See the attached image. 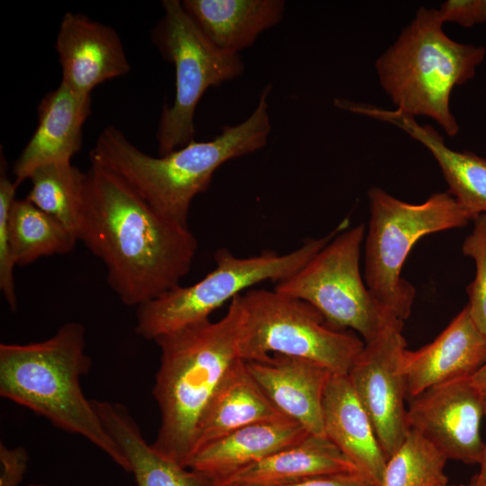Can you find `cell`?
Listing matches in <instances>:
<instances>
[{"label": "cell", "mask_w": 486, "mask_h": 486, "mask_svg": "<svg viewBox=\"0 0 486 486\" xmlns=\"http://www.w3.org/2000/svg\"><path fill=\"white\" fill-rule=\"evenodd\" d=\"M6 230L15 266L29 265L42 256L67 254L78 241L61 222L26 198L14 201Z\"/></svg>", "instance_id": "cb8c5ba5"}, {"label": "cell", "mask_w": 486, "mask_h": 486, "mask_svg": "<svg viewBox=\"0 0 486 486\" xmlns=\"http://www.w3.org/2000/svg\"><path fill=\"white\" fill-rule=\"evenodd\" d=\"M91 105V97L79 96L61 82L43 96L38 105L37 127L14 165L18 186L41 166L71 162L81 149Z\"/></svg>", "instance_id": "2e32d148"}, {"label": "cell", "mask_w": 486, "mask_h": 486, "mask_svg": "<svg viewBox=\"0 0 486 486\" xmlns=\"http://www.w3.org/2000/svg\"><path fill=\"white\" fill-rule=\"evenodd\" d=\"M247 367L273 404L287 418L316 436H325L323 399L334 375L311 360L273 354Z\"/></svg>", "instance_id": "5bb4252c"}, {"label": "cell", "mask_w": 486, "mask_h": 486, "mask_svg": "<svg viewBox=\"0 0 486 486\" xmlns=\"http://www.w3.org/2000/svg\"><path fill=\"white\" fill-rule=\"evenodd\" d=\"M90 368L84 325L66 322L46 340L0 345V395L83 436L130 472L127 457L81 388L80 379Z\"/></svg>", "instance_id": "277c9868"}, {"label": "cell", "mask_w": 486, "mask_h": 486, "mask_svg": "<svg viewBox=\"0 0 486 486\" xmlns=\"http://www.w3.org/2000/svg\"><path fill=\"white\" fill-rule=\"evenodd\" d=\"M402 321L385 328L364 346L347 373L388 458L410 430L407 379L403 366L406 341Z\"/></svg>", "instance_id": "8fae6325"}, {"label": "cell", "mask_w": 486, "mask_h": 486, "mask_svg": "<svg viewBox=\"0 0 486 486\" xmlns=\"http://www.w3.org/2000/svg\"><path fill=\"white\" fill-rule=\"evenodd\" d=\"M76 238L105 265L120 300L137 308L180 285L198 248L188 226L161 215L120 176L94 164L85 172Z\"/></svg>", "instance_id": "6da1fadb"}, {"label": "cell", "mask_w": 486, "mask_h": 486, "mask_svg": "<svg viewBox=\"0 0 486 486\" xmlns=\"http://www.w3.org/2000/svg\"><path fill=\"white\" fill-rule=\"evenodd\" d=\"M472 221V232L462 246L464 255L475 264L474 279L466 288L467 308L475 326L486 336V214L477 216Z\"/></svg>", "instance_id": "4316f807"}, {"label": "cell", "mask_w": 486, "mask_h": 486, "mask_svg": "<svg viewBox=\"0 0 486 486\" xmlns=\"http://www.w3.org/2000/svg\"><path fill=\"white\" fill-rule=\"evenodd\" d=\"M243 317L239 294L230 301L220 320H204L154 340L160 350L153 387L160 425L151 445L180 465L188 467L200 419L221 381L240 358Z\"/></svg>", "instance_id": "3957f363"}, {"label": "cell", "mask_w": 486, "mask_h": 486, "mask_svg": "<svg viewBox=\"0 0 486 486\" xmlns=\"http://www.w3.org/2000/svg\"><path fill=\"white\" fill-rule=\"evenodd\" d=\"M323 422L326 436L378 486L387 458L347 375L331 377L323 399Z\"/></svg>", "instance_id": "d6986e66"}, {"label": "cell", "mask_w": 486, "mask_h": 486, "mask_svg": "<svg viewBox=\"0 0 486 486\" xmlns=\"http://www.w3.org/2000/svg\"><path fill=\"white\" fill-rule=\"evenodd\" d=\"M244 317L238 342L244 361L273 354L316 362L333 374L346 375L364 342L351 330H336L310 303L275 290L240 294Z\"/></svg>", "instance_id": "ba28073f"}, {"label": "cell", "mask_w": 486, "mask_h": 486, "mask_svg": "<svg viewBox=\"0 0 486 486\" xmlns=\"http://www.w3.org/2000/svg\"><path fill=\"white\" fill-rule=\"evenodd\" d=\"M92 401L105 428L127 457L138 486H219L215 477L180 465L155 450L146 442L124 405Z\"/></svg>", "instance_id": "603a6c76"}, {"label": "cell", "mask_w": 486, "mask_h": 486, "mask_svg": "<svg viewBox=\"0 0 486 486\" xmlns=\"http://www.w3.org/2000/svg\"><path fill=\"white\" fill-rule=\"evenodd\" d=\"M410 400V428L424 436L447 460L480 464L484 398L471 377L433 386Z\"/></svg>", "instance_id": "7c38bea8"}, {"label": "cell", "mask_w": 486, "mask_h": 486, "mask_svg": "<svg viewBox=\"0 0 486 486\" xmlns=\"http://www.w3.org/2000/svg\"><path fill=\"white\" fill-rule=\"evenodd\" d=\"M466 486H485L483 484H481L475 478V476L472 477L471 482Z\"/></svg>", "instance_id": "836d02e7"}, {"label": "cell", "mask_w": 486, "mask_h": 486, "mask_svg": "<svg viewBox=\"0 0 486 486\" xmlns=\"http://www.w3.org/2000/svg\"><path fill=\"white\" fill-rule=\"evenodd\" d=\"M486 362V336L472 321L467 305L429 344L405 350L408 399L450 381L471 377Z\"/></svg>", "instance_id": "9a60e30c"}, {"label": "cell", "mask_w": 486, "mask_h": 486, "mask_svg": "<svg viewBox=\"0 0 486 486\" xmlns=\"http://www.w3.org/2000/svg\"><path fill=\"white\" fill-rule=\"evenodd\" d=\"M445 486H466V485H464V484H449L448 483V484H446Z\"/></svg>", "instance_id": "d590c367"}, {"label": "cell", "mask_w": 486, "mask_h": 486, "mask_svg": "<svg viewBox=\"0 0 486 486\" xmlns=\"http://www.w3.org/2000/svg\"><path fill=\"white\" fill-rule=\"evenodd\" d=\"M55 48L61 67V83L82 97H91L97 86L130 70L117 32L83 14H64Z\"/></svg>", "instance_id": "4fadbf2b"}, {"label": "cell", "mask_w": 486, "mask_h": 486, "mask_svg": "<svg viewBox=\"0 0 486 486\" xmlns=\"http://www.w3.org/2000/svg\"><path fill=\"white\" fill-rule=\"evenodd\" d=\"M164 14L151 31V40L176 71V94L165 104L156 138L159 156L194 140V118L203 94L239 76L245 68L239 54L213 45L184 12L179 0L162 1Z\"/></svg>", "instance_id": "9c48e42d"}, {"label": "cell", "mask_w": 486, "mask_h": 486, "mask_svg": "<svg viewBox=\"0 0 486 486\" xmlns=\"http://www.w3.org/2000/svg\"><path fill=\"white\" fill-rule=\"evenodd\" d=\"M84 176L85 172L71 162L41 166L30 176L32 187L25 198L76 237Z\"/></svg>", "instance_id": "d4e9b609"}, {"label": "cell", "mask_w": 486, "mask_h": 486, "mask_svg": "<svg viewBox=\"0 0 486 486\" xmlns=\"http://www.w3.org/2000/svg\"><path fill=\"white\" fill-rule=\"evenodd\" d=\"M364 238V224L341 230L274 290L310 303L331 328L357 332L367 343L402 320L382 305L364 283L360 273Z\"/></svg>", "instance_id": "30bf717a"}, {"label": "cell", "mask_w": 486, "mask_h": 486, "mask_svg": "<svg viewBox=\"0 0 486 486\" xmlns=\"http://www.w3.org/2000/svg\"><path fill=\"white\" fill-rule=\"evenodd\" d=\"M368 199L365 284L382 305L404 321L410 315L416 294L400 274L411 248L422 237L464 228L471 219L448 192L435 193L424 202L413 204L374 186Z\"/></svg>", "instance_id": "8992f818"}, {"label": "cell", "mask_w": 486, "mask_h": 486, "mask_svg": "<svg viewBox=\"0 0 486 486\" xmlns=\"http://www.w3.org/2000/svg\"><path fill=\"white\" fill-rule=\"evenodd\" d=\"M356 472L360 471L356 464L330 439L309 434L299 443L218 480V484L284 486Z\"/></svg>", "instance_id": "ac0fdd59"}, {"label": "cell", "mask_w": 486, "mask_h": 486, "mask_svg": "<svg viewBox=\"0 0 486 486\" xmlns=\"http://www.w3.org/2000/svg\"><path fill=\"white\" fill-rule=\"evenodd\" d=\"M347 112L373 117L403 130L431 153L456 200L471 220L486 214V158L470 151H456L445 144L444 138L430 125H420L415 118L398 110H385L349 102Z\"/></svg>", "instance_id": "e0dca14e"}, {"label": "cell", "mask_w": 486, "mask_h": 486, "mask_svg": "<svg viewBox=\"0 0 486 486\" xmlns=\"http://www.w3.org/2000/svg\"><path fill=\"white\" fill-rule=\"evenodd\" d=\"M344 220L328 235L309 238L284 255L271 250L240 257L227 248L214 255L216 266L189 286L178 285L137 310L136 333L149 340L191 324L208 320L210 315L249 287L265 281H283L302 268L338 233L345 230Z\"/></svg>", "instance_id": "52a82bcc"}, {"label": "cell", "mask_w": 486, "mask_h": 486, "mask_svg": "<svg viewBox=\"0 0 486 486\" xmlns=\"http://www.w3.org/2000/svg\"><path fill=\"white\" fill-rule=\"evenodd\" d=\"M271 91L272 84H267L256 107L242 122L225 125L211 140H194L164 156L144 153L122 130L106 126L89 153L90 162L116 174L161 215L188 226L191 203L208 188L215 171L230 160L266 146L271 131Z\"/></svg>", "instance_id": "7a4b0ae2"}, {"label": "cell", "mask_w": 486, "mask_h": 486, "mask_svg": "<svg viewBox=\"0 0 486 486\" xmlns=\"http://www.w3.org/2000/svg\"><path fill=\"white\" fill-rule=\"evenodd\" d=\"M443 23L471 28L486 22V0H446L437 9Z\"/></svg>", "instance_id": "f1b7e54d"}, {"label": "cell", "mask_w": 486, "mask_h": 486, "mask_svg": "<svg viewBox=\"0 0 486 486\" xmlns=\"http://www.w3.org/2000/svg\"><path fill=\"white\" fill-rule=\"evenodd\" d=\"M437 9L420 7L375 62L379 83L410 116H428L453 137L459 125L450 109L453 89L474 77L482 46L460 43L443 30Z\"/></svg>", "instance_id": "5b68a950"}, {"label": "cell", "mask_w": 486, "mask_h": 486, "mask_svg": "<svg viewBox=\"0 0 486 486\" xmlns=\"http://www.w3.org/2000/svg\"><path fill=\"white\" fill-rule=\"evenodd\" d=\"M284 486H377L360 472L326 475Z\"/></svg>", "instance_id": "4dcf8cb0"}, {"label": "cell", "mask_w": 486, "mask_h": 486, "mask_svg": "<svg viewBox=\"0 0 486 486\" xmlns=\"http://www.w3.org/2000/svg\"><path fill=\"white\" fill-rule=\"evenodd\" d=\"M182 6L200 32L217 48L239 54L265 31L278 24L284 0H184Z\"/></svg>", "instance_id": "ffe728a7"}, {"label": "cell", "mask_w": 486, "mask_h": 486, "mask_svg": "<svg viewBox=\"0 0 486 486\" xmlns=\"http://www.w3.org/2000/svg\"><path fill=\"white\" fill-rule=\"evenodd\" d=\"M284 417L239 358L221 381L200 419L194 454L241 428Z\"/></svg>", "instance_id": "44dd1931"}, {"label": "cell", "mask_w": 486, "mask_h": 486, "mask_svg": "<svg viewBox=\"0 0 486 486\" xmlns=\"http://www.w3.org/2000/svg\"><path fill=\"white\" fill-rule=\"evenodd\" d=\"M483 398H484V418L486 419V392H483ZM479 465H480L479 472L474 476L481 484H483L486 486V440L484 441L482 457Z\"/></svg>", "instance_id": "1f68e13d"}, {"label": "cell", "mask_w": 486, "mask_h": 486, "mask_svg": "<svg viewBox=\"0 0 486 486\" xmlns=\"http://www.w3.org/2000/svg\"><path fill=\"white\" fill-rule=\"evenodd\" d=\"M471 380L482 392H486V362L471 376Z\"/></svg>", "instance_id": "d6a6232c"}, {"label": "cell", "mask_w": 486, "mask_h": 486, "mask_svg": "<svg viewBox=\"0 0 486 486\" xmlns=\"http://www.w3.org/2000/svg\"><path fill=\"white\" fill-rule=\"evenodd\" d=\"M447 458L418 431L410 428L387 458L378 486H445Z\"/></svg>", "instance_id": "484cf974"}, {"label": "cell", "mask_w": 486, "mask_h": 486, "mask_svg": "<svg viewBox=\"0 0 486 486\" xmlns=\"http://www.w3.org/2000/svg\"><path fill=\"white\" fill-rule=\"evenodd\" d=\"M27 486H46V485H43V484H40V483H31Z\"/></svg>", "instance_id": "e575fe53"}, {"label": "cell", "mask_w": 486, "mask_h": 486, "mask_svg": "<svg viewBox=\"0 0 486 486\" xmlns=\"http://www.w3.org/2000/svg\"><path fill=\"white\" fill-rule=\"evenodd\" d=\"M310 433L289 418L241 428L198 450L188 467L220 480L290 447Z\"/></svg>", "instance_id": "7402d4cb"}, {"label": "cell", "mask_w": 486, "mask_h": 486, "mask_svg": "<svg viewBox=\"0 0 486 486\" xmlns=\"http://www.w3.org/2000/svg\"><path fill=\"white\" fill-rule=\"evenodd\" d=\"M6 161L1 155L0 170V289L11 310L17 308V298L14 289V260L10 249L6 220L15 198L18 185L12 181L6 173Z\"/></svg>", "instance_id": "83f0119b"}, {"label": "cell", "mask_w": 486, "mask_h": 486, "mask_svg": "<svg viewBox=\"0 0 486 486\" xmlns=\"http://www.w3.org/2000/svg\"><path fill=\"white\" fill-rule=\"evenodd\" d=\"M29 454L23 446L0 444V486H18L28 468Z\"/></svg>", "instance_id": "f546056e"}]
</instances>
